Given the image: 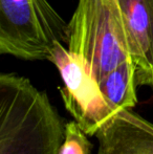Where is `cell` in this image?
I'll list each match as a JSON object with an SVG mask.
<instances>
[{
	"instance_id": "6",
	"label": "cell",
	"mask_w": 153,
	"mask_h": 154,
	"mask_svg": "<svg viewBox=\"0 0 153 154\" xmlns=\"http://www.w3.org/2000/svg\"><path fill=\"white\" fill-rule=\"evenodd\" d=\"M96 154H153V123L121 109L96 134Z\"/></svg>"
},
{
	"instance_id": "1",
	"label": "cell",
	"mask_w": 153,
	"mask_h": 154,
	"mask_svg": "<svg viewBox=\"0 0 153 154\" xmlns=\"http://www.w3.org/2000/svg\"><path fill=\"white\" fill-rule=\"evenodd\" d=\"M65 124L46 91L18 73L0 75V154H60Z\"/></svg>"
},
{
	"instance_id": "2",
	"label": "cell",
	"mask_w": 153,
	"mask_h": 154,
	"mask_svg": "<svg viewBox=\"0 0 153 154\" xmlns=\"http://www.w3.org/2000/svg\"><path fill=\"white\" fill-rule=\"evenodd\" d=\"M66 43L99 87L118 78L135 77L115 0H79L68 22Z\"/></svg>"
},
{
	"instance_id": "4",
	"label": "cell",
	"mask_w": 153,
	"mask_h": 154,
	"mask_svg": "<svg viewBox=\"0 0 153 154\" xmlns=\"http://www.w3.org/2000/svg\"><path fill=\"white\" fill-rule=\"evenodd\" d=\"M49 61L56 65L63 80L60 94L66 110L88 136H96L120 109L105 99L96 79L63 43L56 46Z\"/></svg>"
},
{
	"instance_id": "5",
	"label": "cell",
	"mask_w": 153,
	"mask_h": 154,
	"mask_svg": "<svg viewBox=\"0 0 153 154\" xmlns=\"http://www.w3.org/2000/svg\"><path fill=\"white\" fill-rule=\"evenodd\" d=\"M122 17L137 86L153 91V0H115Z\"/></svg>"
},
{
	"instance_id": "7",
	"label": "cell",
	"mask_w": 153,
	"mask_h": 154,
	"mask_svg": "<svg viewBox=\"0 0 153 154\" xmlns=\"http://www.w3.org/2000/svg\"><path fill=\"white\" fill-rule=\"evenodd\" d=\"M76 121L65 124V134L60 154H91L92 144Z\"/></svg>"
},
{
	"instance_id": "3",
	"label": "cell",
	"mask_w": 153,
	"mask_h": 154,
	"mask_svg": "<svg viewBox=\"0 0 153 154\" xmlns=\"http://www.w3.org/2000/svg\"><path fill=\"white\" fill-rule=\"evenodd\" d=\"M68 23L47 0H0V54L25 61H49L66 43Z\"/></svg>"
}]
</instances>
